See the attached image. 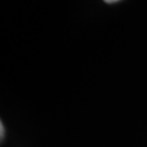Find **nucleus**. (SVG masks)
<instances>
[{
	"mask_svg": "<svg viewBox=\"0 0 147 147\" xmlns=\"http://www.w3.org/2000/svg\"><path fill=\"white\" fill-rule=\"evenodd\" d=\"M0 132H1V134H0V137H1V140L4 139V135H5V130H4V124L1 123L0 124Z\"/></svg>",
	"mask_w": 147,
	"mask_h": 147,
	"instance_id": "nucleus-1",
	"label": "nucleus"
},
{
	"mask_svg": "<svg viewBox=\"0 0 147 147\" xmlns=\"http://www.w3.org/2000/svg\"><path fill=\"white\" fill-rule=\"evenodd\" d=\"M105 3H115V1H118V0H104Z\"/></svg>",
	"mask_w": 147,
	"mask_h": 147,
	"instance_id": "nucleus-2",
	"label": "nucleus"
}]
</instances>
